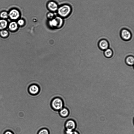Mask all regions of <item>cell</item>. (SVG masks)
Here are the masks:
<instances>
[{
	"label": "cell",
	"instance_id": "1",
	"mask_svg": "<svg viewBox=\"0 0 134 134\" xmlns=\"http://www.w3.org/2000/svg\"><path fill=\"white\" fill-rule=\"evenodd\" d=\"M71 11V7L68 4H64L60 6L58 9V13L62 17H66L70 14Z\"/></svg>",
	"mask_w": 134,
	"mask_h": 134
},
{
	"label": "cell",
	"instance_id": "4",
	"mask_svg": "<svg viewBox=\"0 0 134 134\" xmlns=\"http://www.w3.org/2000/svg\"><path fill=\"white\" fill-rule=\"evenodd\" d=\"M120 35L122 39L125 41L130 40L132 37V34L131 31L126 28H123L121 30Z\"/></svg>",
	"mask_w": 134,
	"mask_h": 134
},
{
	"label": "cell",
	"instance_id": "11",
	"mask_svg": "<svg viewBox=\"0 0 134 134\" xmlns=\"http://www.w3.org/2000/svg\"><path fill=\"white\" fill-rule=\"evenodd\" d=\"M60 115L63 118H65L68 116L69 114V110L66 108L63 107L59 110Z\"/></svg>",
	"mask_w": 134,
	"mask_h": 134
},
{
	"label": "cell",
	"instance_id": "17",
	"mask_svg": "<svg viewBox=\"0 0 134 134\" xmlns=\"http://www.w3.org/2000/svg\"><path fill=\"white\" fill-rule=\"evenodd\" d=\"M8 14L6 12H3L0 14L1 17L3 19L7 18H8Z\"/></svg>",
	"mask_w": 134,
	"mask_h": 134
},
{
	"label": "cell",
	"instance_id": "8",
	"mask_svg": "<svg viewBox=\"0 0 134 134\" xmlns=\"http://www.w3.org/2000/svg\"><path fill=\"white\" fill-rule=\"evenodd\" d=\"M8 15L11 19L16 20L19 18L20 13L18 10L16 9H13L9 12Z\"/></svg>",
	"mask_w": 134,
	"mask_h": 134
},
{
	"label": "cell",
	"instance_id": "9",
	"mask_svg": "<svg viewBox=\"0 0 134 134\" xmlns=\"http://www.w3.org/2000/svg\"><path fill=\"white\" fill-rule=\"evenodd\" d=\"M49 9L52 12H55L58 9V6L57 3L53 1H51L48 2L47 5Z\"/></svg>",
	"mask_w": 134,
	"mask_h": 134
},
{
	"label": "cell",
	"instance_id": "16",
	"mask_svg": "<svg viewBox=\"0 0 134 134\" xmlns=\"http://www.w3.org/2000/svg\"><path fill=\"white\" fill-rule=\"evenodd\" d=\"M0 35L3 37H5L8 36V32L6 30H2L0 31Z\"/></svg>",
	"mask_w": 134,
	"mask_h": 134
},
{
	"label": "cell",
	"instance_id": "13",
	"mask_svg": "<svg viewBox=\"0 0 134 134\" xmlns=\"http://www.w3.org/2000/svg\"><path fill=\"white\" fill-rule=\"evenodd\" d=\"M18 27L17 24L15 22L13 21L11 22L9 25V29L12 31L16 30Z\"/></svg>",
	"mask_w": 134,
	"mask_h": 134
},
{
	"label": "cell",
	"instance_id": "7",
	"mask_svg": "<svg viewBox=\"0 0 134 134\" xmlns=\"http://www.w3.org/2000/svg\"><path fill=\"white\" fill-rule=\"evenodd\" d=\"M39 87L36 84H32L30 85L28 88L29 93L32 95H36L40 91Z\"/></svg>",
	"mask_w": 134,
	"mask_h": 134
},
{
	"label": "cell",
	"instance_id": "14",
	"mask_svg": "<svg viewBox=\"0 0 134 134\" xmlns=\"http://www.w3.org/2000/svg\"><path fill=\"white\" fill-rule=\"evenodd\" d=\"M7 21L4 19L0 20V30H3L7 26Z\"/></svg>",
	"mask_w": 134,
	"mask_h": 134
},
{
	"label": "cell",
	"instance_id": "20",
	"mask_svg": "<svg viewBox=\"0 0 134 134\" xmlns=\"http://www.w3.org/2000/svg\"><path fill=\"white\" fill-rule=\"evenodd\" d=\"M4 134H13V133L11 131L7 130L5 131Z\"/></svg>",
	"mask_w": 134,
	"mask_h": 134
},
{
	"label": "cell",
	"instance_id": "15",
	"mask_svg": "<svg viewBox=\"0 0 134 134\" xmlns=\"http://www.w3.org/2000/svg\"><path fill=\"white\" fill-rule=\"evenodd\" d=\"M37 134H49V131L46 128L40 129L38 132Z\"/></svg>",
	"mask_w": 134,
	"mask_h": 134
},
{
	"label": "cell",
	"instance_id": "5",
	"mask_svg": "<svg viewBox=\"0 0 134 134\" xmlns=\"http://www.w3.org/2000/svg\"><path fill=\"white\" fill-rule=\"evenodd\" d=\"M98 46L99 48L102 51H104L109 48V43L106 39H102L98 43Z\"/></svg>",
	"mask_w": 134,
	"mask_h": 134
},
{
	"label": "cell",
	"instance_id": "12",
	"mask_svg": "<svg viewBox=\"0 0 134 134\" xmlns=\"http://www.w3.org/2000/svg\"><path fill=\"white\" fill-rule=\"evenodd\" d=\"M104 54L106 58H110L112 57L113 52L111 49L108 48L104 51Z\"/></svg>",
	"mask_w": 134,
	"mask_h": 134
},
{
	"label": "cell",
	"instance_id": "10",
	"mask_svg": "<svg viewBox=\"0 0 134 134\" xmlns=\"http://www.w3.org/2000/svg\"><path fill=\"white\" fill-rule=\"evenodd\" d=\"M125 62L127 65L130 66H133L134 63L133 56L132 55L127 56L125 59Z\"/></svg>",
	"mask_w": 134,
	"mask_h": 134
},
{
	"label": "cell",
	"instance_id": "2",
	"mask_svg": "<svg viewBox=\"0 0 134 134\" xmlns=\"http://www.w3.org/2000/svg\"><path fill=\"white\" fill-rule=\"evenodd\" d=\"M51 105L53 109L56 111H59L63 107L64 102L61 98L57 97L52 100Z\"/></svg>",
	"mask_w": 134,
	"mask_h": 134
},
{
	"label": "cell",
	"instance_id": "19",
	"mask_svg": "<svg viewBox=\"0 0 134 134\" xmlns=\"http://www.w3.org/2000/svg\"><path fill=\"white\" fill-rule=\"evenodd\" d=\"M17 23L20 26H22L24 24V21L22 19H20L18 21Z\"/></svg>",
	"mask_w": 134,
	"mask_h": 134
},
{
	"label": "cell",
	"instance_id": "6",
	"mask_svg": "<svg viewBox=\"0 0 134 134\" xmlns=\"http://www.w3.org/2000/svg\"><path fill=\"white\" fill-rule=\"evenodd\" d=\"M76 126L75 121L71 119L67 120L65 125V129H69L72 131L74 130L76 128Z\"/></svg>",
	"mask_w": 134,
	"mask_h": 134
},
{
	"label": "cell",
	"instance_id": "21",
	"mask_svg": "<svg viewBox=\"0 0 134 134\" xmlns=\"http://www.w3.org/2000/svg\"><path fill=\"white\" fill-rule=\"evenodd\" d=\"M70 134H80V133L77 131L74 130L72 131Z\"/></svg>",
	"mask_w": 134,
	"mask_h": 134
},
{
	"label": "cell",
	"instance_id": "18",
	"mask_svg": "<svg viewBox=\"0 0 134 134\" xmlns=\"http://www.w3.org/2000/svg\"><path fill=\"white\" fill-rule=\"evenodd\" d=\"M47 16V18L51 20L53 18L54 15L53 13L52 12H49L48 13Z\"/></svg>",
	"mask_w": 134,
	"mask_h": 134
},
{
	"label": "cell",
	"instance_id": "3",
	"mask_svg": "<svg viewBox=\"0 0 134 134\" xmlns=\"http://www.w3.org/2000/svg\"><path fill=\"white\" fill-rule=\"evenodd\" d=\"M63 22V19L61 17L57 16L49 20L48 24L51 27L58 28L62 26Z\"/></svg>",
	"mask_w": 134,
	"mask_h": 134
}]
</instances>
